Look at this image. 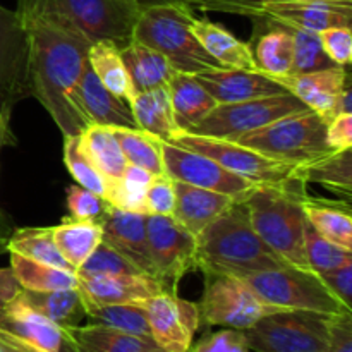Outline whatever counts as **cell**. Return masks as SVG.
Masks as SVG:
<instances>
[{
    "label": "cell",
    "instance_id": "obj_1",
    "mask_svg": "<svg viewBox=\"0 0 352 352\" xmlns=\"http://www.w3.org/2000/svg\"><path fill=\"white\" fill-rule=\"evenodd\" d=\"M30 38L31 96L45 107L64 136H78L89 126L79 98V82L91 41L55 14L19 0Z\"/></svg>",
    "mask_w": 352,
    "mask_h": 352
},
{
    "label": "cell",
    "instance_id": "obj_2",
    "mask_svg": "<svg viewBox=\"0 0 352 352\" xmlns=\"http://www.w3.org/2000/svg\"><path fill=\"white\" fill-rule=\"evenodd\" d=\"M282 267H287V263L253 229L243 198L234 199L222 215L196 236V268L203 275L220 274L246 278Z\"/></svg>",
    "mask_w": 352,
    "mask_h": 352
},
{
    "label": "cell",
    "instance_id": "obj_3",
    "mask_svg": "<svg viewBox=\"0 0 352 352\" xmlns=\"http://www.w3.org/2000/svg\"><path fill=\"white\" fill-rule=\"evenodd\" d=\"M308 195L301 179L287 184L254 186L243 198L251 226L265 244L287 265L308 268L305 258V213L301 201Z\"/></svg>",
    "mask_w": 352,
    "mask_h": 352
},
{
    "label": "cell",
    "instance_id": "obj_4",
    "mask_svg": "<svg viewBox=\"0 0 352 352\" xmlns=\"http://www.w3.org/2000/svg\"><path fill=\"white\" fill-rule=\"evenodd\" d=\"M192 7L182 0L144 2L133 31V40L164 55L170 67L184 74L220 69L191 30Z\"/></svg>",
    "mask_w": 352,
    "mask_h": 352
},
{
    "label": "cell",
    "instance_id": "obj_5",
    "mask_svg": "<svg viewBox=\"0 0 352 352\" xmlns=\"http://www.w3.org/2000/svg\"><path fill=\"white\" fill-rule=\"evenodd\" d=\"M236 143L296 167L311 164L333 151L327 141V122L309 109L244 134Z\"/></svg>",
    "mask_w": 352,
    "mask_h": 352
},
{
    "label": "cell",
    "instance_id": "obj_6",
    "mask_svg": "<svg viewBox=\"0 0 352 352\" xmlns=\"http://www.w3.org/2000/svg\"><path fill=\"white\" fill-rule=\"evenodd\" d=\"M55 14L78 30L86 40L112 41L122 48L133 40L141 0H24Z\"/></svg>",
    "mask_w": 352,
    "mask_h": 352
},
{
    "label": "cell",
    "instance_id": "obj_7",
    "mask_svg": "<svg viewBox=\"0 0 352 352\" xmlns=\"http://www.w3.org/2000/svg\"><path fill=\"white\" fill-rule=\"evenodd\" d=\"M261 301L280 309H301L323 315L352 313L325 287L318 274L309 268L287 265L244 278Z\"/></svg>",
    "mask_w": 352,
    "mask_h": 352
},
{
    "label": "cell",
    "instance_id": "obj_8",
    "mask_svg": "<svg viewBox=\"0 0 352 352\" xmlns=\"http://www.w3.org/2000/svg\"><path fill=\"white\" fill-rule=\"evenodd\" d=\"M301 309H282L243 330L253 352H325L330 318Z\"/></svg>",
    "mask_w": 352,
    "mask_h": 352
},
{
    "label": "cell",
    "instance_id": "obj_9",
    "mask_svg": "<svg viewBox=\"0 0 352 352\" xmlns=\"http://www.w3.org/2000/svg\"><path fill=\"white\" fill-rule=\"evenodd\" d=\"M30 38L17 10L0 6V134L16 141L10 119L14 107L31 96Z\"/></svg>",
    "mask_w": 352,
    "mask_h": 352
},
{
    "label": "cell",
    "instance_id": "obj_10",
    "mask_svg": "<svg viewBox=\"0 0 352 352\" xmlns=\"http://www.w3.org/2000/svg\"><path fill=\"white\" fill-rule=\"evenodd\" d=\"M305 110H308V107L289 91L246 102L222 103L186 133L236 141L237 138L268 126L282 117Z\"/></svg>",
    "mask_w": 352,
    "mask_h": 352
},
{
    "label": "cell",
    "instance_id": "obj_11",
    "mask_svg": "<svg viewBox=\"0 0 352 352\" xmlns=\"http://www.w3.org/2000/svg\"><path fill=\"white\" fill-rule=\"evenodd\" d=\"M199 320L208 327L246 330L263 316L282 311L267 305L244 278L232 275H205V291L198 302Z\"/></svg>",
    "mask_w": 352,
    "mask_h": 352
},
{
    "label": "cell",
    "instance_id": "obj_12",
    "mask_svg": "<svg viewBox=\"0 0 352 352\" xmlns=\"http://www.w3.org/2000/svg\"><path fill=\"white\" fill-rule=\"evenodd\" d=\"M168 143L201 153L222 165L226 170L253 182V184H287L296 179V165L272 160L251 148L243 146L236 141L217 140V138L198 136V134L179 133Z\"/></svg>",
    "mask_w": 352,
    "mask_h": 352
},
{
    "label": "cell",
    "instance_id": "obj_13",
    "mask_svg": "<svg viewBox=\"0 0 352 352\" xmlns=\"http://www.w3.org/2000/svg\"><path fill=\"white\" fill-rule=\"evenodd\" d=\"M146 237L155 278L165 291L177 292V285L196 268V236L174 217L146 215Z\"/></svg>",
    "mask_w": 352,
    "mask_h": 352
},
{
    "label": "cell",
    "instance_id": "obj_14",
    "mask_svg": "<svg viewBox=\"0 0 352 352\" xmlns=\"http://www.w3.org/2000/svg\"><path fill=\"white\" fill-rule=\"evenodd\" d=\"M164 174L172 181L186 182L201 189L222 192L234 199L244 198L256 184L226 170L220 164L201 153L164 141Z\"/></svg>",
    "mask_w": 352,
    "mask_h": 352
},
{
    "label": "cell",
    "instance_id": "obj_15",
    "mask_svg": "<svg viewBox=\"0 0 352 352\" xmlns=\"http://www.w3.org/2000/svg\"><path fill=\"white\" fill-rule=\"evenodd\" d=\"M150 323L151 339L165 352H189L199 320L198 302L179 298L177 292L164 291L143 302Z\"/></svg>",
    "mask_w": 352,
    "mask_h": 352
},
{
    "label": "cell",
    "instance_id": "obj_16",
    "mask_svg": "<svg viewBox=\"0 0 352 352\" xmlns=\"http://www.w3.org/2000/svg\"><path fill=\"white\" fill-rule=\"evenodd\" d=\"M250 19H267L289 28L322 33L329 28L351 26L352 0H291L267 3Z\"/></svg>",
    "mask_w": 352,
    "mask_h": 352
},
{
    "label": "cell",
    "instance_id": "obj_17",
    "mask_svg": "<svg viewBox=\"0 0 352 352\" xmlns=\"http://www.w3.org/2000/svg\"><path fill=\"white\" fill-rule=\"evenodd\" d=\"M0 330L45 352H79L67 329L31 309L19 296L0 309Z\"/></svg>",
    "mask_w": 352,
    "mask_h": 352
},
{
    "label": "cell",
    "instance_id": "obj_18",
    "mask_svg": "<svg viewBox=\"0 0 352 352\" xmlns=\"http://www.w3.org/2000/svg\"><path fill=\"white\" fill-rule=\"evenodd\" d=\"M195 78L212 95L217 105L287 93V88L278 79L256 69L220 67L199 72Z\"/></svg>",
    "mask_w": 352,
    "mask_h": 352
},
{
    "label": "cell",
    "instance_id": "obj_19",
    "mask_svg": "<svg viewBox=\"0 0 352 352\" xmlns=\"http://www.w3.org/2000/svg\"><path fill=\"white\" fill-rule=\"evenodd\" d=\"M102 241L131 261L141 274L155 277L146 237V215L109 206L102 219Z\"/></svg>",
    "mask_w": 352,
    "mask_h": 352
},
{
    "label": "cell",
    "instance_id": "obj_20",
    "mask_svg": "<svg viewBox=\"0 0 352 352\" xmlns=\"http://www.w3.org/2000/svg\"><path fill=\"white\" fill-rule=\"evenodd\" d=\"M275 79H278L289 93L298 96L309 110L318 113L325 122L332 120L339 113L340 96L346 86L351 85L349 69L340 65L325 71L309 72V74Z\"/></svg>",
    "mask_w": 352,
    "mask_h": 352
},
{
    "label": "cell",
    "instance_id": "obj_21",
    "mask_svg": "<svg viewBox=\"0 0 352 352\" xmlns=\"http://www.w3.org/2000/svg\"><path fill=\"white\" fill-rule=\"evenodd\" d=\"M78 280L79 291L91 305H143L165 291L150 275H103Z\"/></svg>",
    "mask_w": 352,
    "mask_h": 352
},
{
    "label": "cell",
    "instance_id": "obj_22",
    "mask_svg": "<svg viewBox=\"0 0 352 352\" xmlns=\"http://www.w3.org/2000/svg\"><path fill=\"white\" fill-rule=\"evenodd\" d=\"M79 98H81L82 110L91 124L138 129L129 103L109 91L96 78L89 64H86L82 71L81 82H79Z\"/></svg>",
    "mask_w": 352,
    "mask_h": 352
},
{
    "label": "cell",
    "instance_id": "obj_23",
    "mask_svg": "<svg viewBox=\"0 0 352 352\" xmlns=\"http://www.w3.org/2000/svg\"><path fill=\"white\" fill-rule=\"evenodd\" d=\"M175 182V222L181 223L188 232L198 236L205 227H208L219 215H222L234 198L210 189L196 188L186 182Z\"/></svg>",
    "mask_w": 352,
    "mask_h": 352
},
{
    "label": "cell",
    "instance_id": "obj_24",
    "mask_svg": "<svg viewBox=\"0 0 352 352\" xmlns=\"http://www.w3.org/2000/svg\"><path fill=\"white\" fill-rule=\"evenodd\" d=\"M254 30H258V41L253 50L256 71L272 78H285L291 74L294 38L292 28L267 19H253Z\"/></svg>",
    "mask_w": 352,
    "mask_h": 352
},
{
    "label": "cell",
    "instance_id": "obj_25",
    "mask_svg": "<svg viewBox=\"0 0 352 352\" xmlns=\"http://www.w3.org/2000/svg\"><path fill=\"white\" fill-rule=\"evenodd\" d=\"M191 30L210 57L215 58L222 67L256 69L251 45L241 41L222 24L206 17H192Z\"/></svg>",
    "mask_w": 352,
    "mask_h": 352
},
{
    "label": "cell",
    "instance_id": "obj_26",
    "mask_svg": "<svg viewBox=\"0 0 352 352\" xmlns=\"http://www.w3.org/2000/svg\"><path fill=\"white\" fill-rule=\"evenodd\" d=\"M170 96L172 112L181 133H186L192 126L205 119L217 107V102L195 78V74L172 72L167 85Z\"/></svg>",
    "mask_w": 352,
    "mask_h": 352
},
{
    "label": "cell",
    "instance_id": "obj_27",
    "mask_svg": "<svg viewBox=\"0 0 352 352\" xmlns=\"http://www.w3.org/2000/svg\"><path fill=\"white\" fill-rule=\"evenodd\" d=\"M19 298L62 329L82 325L86 322V299L79 287L60 291H21Z\"/></svg>",
    "mask_w": 352,
    "mask_h": 352
},
{
    "label": "cell",
    "instance_id": "obj_28",
    "mask_svg": "<svg viewBox=\"0 0 352 352\" xmlns=\"http://www.w3.org/2000/svg\"><path fill=\"white\" fill-rule=\"evenodd\" d=\"M120 57L127 69L134 95L155 88H167L174 69L162 54L143 43L131 40L120 48Z\"/></svg>",
    "mask_w": 352,
    "mask_h": 352
},
{
    "label": "cell",
    "instance_id": "obj_29",
    "mask_svg": "<svg viewBox=\"0 0 352 352\" xmlns=\"http://www.w3.org/2000/svg\"><path fill=\"white\" fill-rule=\"evenodd\" d=\"M129 105L138 129L146 131L162 141H172L181 133L175 124L167 88H155L136 93Z\"/></svg>",
    "mask_w": 352,
    "mask_h": 352
},
{
    "label": "cell",
    "instance_id": "obj_30",
    "mask_svg": "<svg viewBox=\"0 0 352 352\" xmlns=\"http://www.w3.org/2000/svg\"><path fill=\"white\" fill-rule=\"evenodd\" d=\"M296 177L306 186H325L337 195L351 198L352 192V148L333 150L325 157L306 165H298Z\"/></svg>",
    "mask_w": 352,
    "mask_h": 352
},
{
    "label": "cell",
    "instance_id": "obj_31",
    "mask_svg": "<svg viewBox=\"0 0 352 352\" xmlns=\"http://www.w3.org/2000/svg\"><path fill=\"white\" fill-rule=\"evenodd\" d=\"M52 234L62 256L78 270L102 243V223L65 217L58 226L52 227Z\"/></svg>",
    "mask_w": 352,
    "mask_h": 352
},
{
    "label": "cell",
    "instance_id": "obj_32",
    "mask_svg": "<svg viewBox=\"0 0 352 352\" xmlns=\"http://www.w3.org/2000/svg\"><path fill=\"white\" fill-rule=\"evenodd\" d=\"M305 219L323 237L352 250V215L349 205L313 199L308 195L301 201Z\"/></svg>",
    "mask_w": 352,
    "mask_h": 352
},
{
    "label": "cell",
    "instance_id": "obj_33",
    "mask_svg": "<svg viewBox=\"0 0 352 352\" xmlns=\"http://www.w3.org/2000/svg\"><path fill=\"white\" fill-rule=\"evenodd\" d=\"M79 141L88 155L89 160L95 164L100 174L107 181V184L117 181L124 174L127 167V160L117 143L116 136L112 133V127L98 126V124H89L81 134ZM109 188V186H107Z\"/></svg>",
    "mask_w": 352,
    "mask_h": 352
},
{
    "label": "cell",
    "instance_id": "obj_34",
    "mask_svg": "<svg viewBox=\"0 0 352 352\" xmlns=\"http://www.w3.org/2000/svg\"><path fill=\"white\" fill-rule=\"evenodd\" d=\"M79 352H144L157 346L153 340L141 339L131 333L93 323L67 329Z\"/></svg>",
    "mask_w": 352,
    "mask_h": 352
},
{
    "label": "cell",
    "instance_id": "obj_35",
    "mask_svg": "<svg viewBox=\"0 0 352 352\" xmlns=\"http://www.w3.org/2000/svg\"><path fill=\"white\" fill-rule=\"evenodd\" d=\"M88 64L103 86L113 95L131 103L134 96L127 69L120 57V48L112 41H96L88 50Z\"/></svg>",
    "mask_w": 352,
    "mask_h": 352
},
{
    "label": "cell",
    "instance_id": "obj_36",
    "mask_svg": "<svg viewBox=\"0 0 352 352\" xmlns=\"http://www.w3.org/2000/svg\"><path fill=\"white\" fill-rule=\"evenodd\" d=\"M10 254V270L24 291H60V289L78 287L79 280L74 272L62 270L52 265L40 263L30 258Z\"/></svg>",
    "mask_w": 352,
    "mask_h": 352
},
{
    "label": "cell",
    "instance_id": "obj_37",
    "mask_svg": "<svg viewBox=\"0 0 352 352\" xmlns=\"http://www.w3.org/2000/svg\"><path fill=\"white\" fill-rule=\"evenodd\" d=\"M7 251L76 274V268L62 256L60 251L55 246L52 227H23V229H16L12 237H10Z\"/></svg>",
    "mask_w": 352,
    "mask_h": 352
},
{
    "label": "cell",
    "instance_id": "obj_38",
    "mask_svg": "<svg viewBox=\"0 0 352 352\" xmlns=\"http://www.w3.org/2000/svg\"><path fill=\"white\" fill-rule=\"evenodd\" d=\"M112 133L127 164L144 168L153 175L164 174V141L133 127H112Z\"/></svg>",
    "mask_w": 352,
    "mask_h": 352
},
{
    "label": "cell",
    "instance_id": "obj_39",
    "mask_svg": "<svg viewBox=\"0 0 352 352\" xmlns=\"http://www.w3.org/2000/svg\"><path fill=\"white\" fill-rule=\"evenodd\" d=\"M86 323L110 327L119 332L153 340L143 305H91V302H86Z\"/></svg>",
    "mask_w": 352,
    "mask_h": 352
},
{
    "label": "cell",
    "instance_id": "obj_40",
    "mask_svg": "<svg viewBox=\"0 0 352 352\" xmlns=\"http://www.w3.org/2000/svg\"><path fill=\"white\" fill-rule=\"evenodd\" d=\"M151 177L153 174L144 168L127 164L124 174L107 188L105 201L113 208L146 215V191Z\"/></svg>",
    "mask_w": 352,
    "mask_h": 352
},
{
    "label": "cell",
    "instance_id": "obj_41",
    "mask_svg": "<svg viewBox=\"0 0 352 352\" xmlns=\"http://www.w3.org/2000/svg\"><path fill=\"white\" fill-rule=\"evenodd\" d=\"M305 258L309 270L315 274L333 270L352 263V250L332 243L316 232L308 222L305 223Z\"/></svg>",
    "mask_w": 352,
    "mask_h": 352
},
{
    "label": "cell",
    "instance_id": "obj_42",
    "mask_svg": "<svg viewBox=\"0 0 352 352\" xmlns=\"http://www.w3.org/2000/svg\"><path fill=\"white\" fill-rule=\"evenodd\" d=\"M64 164L74 177L76 184L105 199L109 184L82 150L79 134L78 136H64Z\"/></svg>",
    "mask_w": 352,
    "mask_h": 352
},
{
    "label": "cell",
    "instance_id": "obj_43",
    "mask_svg": "<svg viewBox=\"0 0 352 352\" xmlns=\"http://www.w3.org/2000/svg\"><path fill=\"white\" fill-rule=\"evenodd\" d=\"M292 38H294V52H292V67L289 76L309 74L337 65L323 50L318 33L292 28Z\"/></svg>",
    "mask_w": 352,
    "mask_h": 352
},
{
    "label": "cell",
    "instance_id": "obj_44",
    "mask_svg": "<svg viewBox=\"0 0 352 352\" xmlns=\"http://www.w3.org/2000/svg\"><path fill=\"white\" fill-rule=\"evenodd\" d=\"M78 278L103 277V275H144L127 258L117 253L109 244H98L95 251L86 258L85 263L76 270Z\"/></svg>",
    "mask_w": 352,
    "mask_h": 352
},
{
    "label": "cell",
    "instance_id": "obj_45",
    "mask_svg": "<svg viewBox=\"0 0 352 352\" xmlns=\"http://www.w3.org/2000/svg\"><path fill=\"white\" fill-rule=\"evenodd\" d=\"M65 201L71 217L79 220H96V222H102L110 206L105 199L78 184L69 186Z\"/></svg>",
    "mask_w": 352,
    "mask_h": 352
},
{
    "label": "cell",
    "instance_id": "obj_46",
    "mask_svg": "<svg viewBox=\"0 0 352 352\" xmlns=\"http://www.w3.org/2000/svg\"><path fill=\"white\" fill-rule=\"evenodd\" d=\"M175 206V182L167 174L151 177L146 191V215L172 217Z\"/></svg>",
    "mask_w": 352,
    "mask_h": 352
},
{
    "label": "cell",
    "instance_id": "obj_47",
    "mask_svg": "<svg viewBox=\"0 0 352 352\" xmlns=\"http://www.w3.org/2000/svg\"><path fill=\"white\" fill-rule=\"evenodd\" d=\"M323 50L327 52L333 64L349 69L352 60V33L351 26L329 28L318 33Z\"/></svg>",
    "mask_w": 352,
    "mask_h": 352
},
{
    "label": "cell",
    "instance_id": "obj_48",
    "mask_svg": "<svg viewBox=\"0 0 352 352\" xmlns=\"http://www.w3.org/2000/svg\"><path fill=\"white\" fill-rule=\"evenodd\" d=\"M189 352H253L241 330L223 329L203 337Z\"/></svg>",
    "mask_w": 352,
    "mask_h": 352
},
{
    "label": "cell",
    "instance_id": "obj_49",
    "mask_svg": "<svg viewBox=\"0 0 352 352\" xmlns=\"http://www.w3.org/2000/svg\"><path fill=\"white\" fill-rule=\"evenodd\" d=\"M325 287L342 302L344 308L352 311V263L342 265L333 270L318 274Z\"/></svg>",
    "mask_w": 352,
    "mask_h": 352
},
{
    "label": "cell",
    "instance_id": "obj_50",
    "mask_svg": "<svg viewBox=\"0 0 352 352\" xmlns=\"http://www.w3.org/2000/svg\"><path fill=\"white\" fill-rule=\"evenodd\" d=\"M325 352H352V313L330 318Z\"/></svg>",
    "mask_w": 352,
    "mask_h": 352
},
{
    "label": "cell",
    "instance_id": "obj_51",
    "mask_svg": "<svg viewBox=\"0 0 352 352\" xmlns=\"http://www.w3.org/2000/svg\"><path fill=\"white\" fill-rule=\"evenodd\" d=\"M277 2H291V0H199L195 7L201 10H215V12H229L251 17V14L260 7Z\"/></svg>",
    "mask_w": 352,
    "mask_h": 352
},
{
    "label": "cell",
    "instance_id": "obj_52",
    "mask_svg": "<svg viewBox=\"0 0 352 352\" xmlns=\"http://www.w3.org/2000/svg\"><path fill=\"white\" fill-rule=\"evenodd\" d=\"M327 141L332 150L352 148V113H337L327 122Z\"/></svg>",
    "mask_w": 352,
    "mask_h": 352
},
{
    "label": "cell",
    "instance_id": "obj_53",
    "mask_svg": "<svg viewBox=\"0 0 352 352\" xmlns=\"http://www.w3.org/2000/svg\"><path fill=\"white\" fill-rule=\"evenodd\" d=\"M16 144V141L9 140V138L2 136L0 134V155H2V150L6 146H12ZM14 230H16V226H14V220L0 208V254L7 253V246H9V241L12 237Z\"/></svg>",
    "mask_w": 352,
    "mask_h": 352
},
{
    "label": "cell",
    "instance_id": "obj_54",
    "mask_svg": "<svg viewBox=\"0 0 352 352\" xmlns=\"http://www.w3.org/2000/svg\"><path fill=\"white\" fill-rule=\"evenodd\" d=\"M23 291L10 268H0V309L9 305Z\"/></svg>",
    "mask_w": 352,
    "mask_h": 352
},
{
    "label": "cell",
    "instance_id": "obj_55",
    "mask_svg": "<svg viewBox=\"0 0 352 352\" xmlns=\"http://www.w3.org/2000/svg\"><path fill=\"white\" fill-rule=\"evenodd\" d=\"M0 349L3 352H45L31 346V344L24 342V340L17 339V337L10 336V333L3 332V330H0Z\"/></svg>",
    "mask_w": 352,
    "mask_h": 352
},
{
    "label": "cell",
    "instance_id": "obj_56",
    "mask_svg": "<svg viewBox=\"0 0 352 352\" xmlns=\"http://www.w3.org/2000/svg\"><path fill=\"white\" fill-rule=\"evenodd\" d=\"M144 352H165V351L160 349V347H158V346H153V347H150V349L144 351Z\"/></svg>",
    "mask_w": 352,
    "mask_h": 352
},
{
    "label": "cell",
    "instance_id": "obj_57",
    "mask_svg": "<svg viewBox=\"0 0 352 352\" xmlns=\"http://www.w3.org/2000/svg\"><path fill=\"white\" fill-rule=\"evenodd\" d=\"M182 2H186V3H188V6H191V7H195L196 3L199 2V0H182Z\"/></svg>",
    "mask_w": 352,
    "mask_h": 352
},
{
    "label": "cell",
    "instance_id": "obj_58",
    "mask_svg": "<svg viewBox=\"0 0 352 352\" xmlns=\"http://www.w3.org/2000/svg\"><path fill=\"white\" fill-rule=\"evenodd\" d=\"M0 352H3V351H2V349H0Z\"/></svg>",
    "mask_w": 352,
    "mask_h": 352
},
{
    "label": "cell",
    "instance_id": "obj_59",
    "mask_svg": "<svg viewBox=\"0 0 352 352\" xmlns=\"http://www.w3.org/2000/svg\"><path fill=\"white\" fill-rule=\"evenodd\" d=\"M141 2H144V0H141Z\"/></svg>",
    "mask_w": 352,
    "mask_h": 352
}]
</instances>
